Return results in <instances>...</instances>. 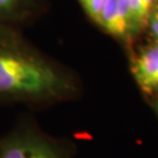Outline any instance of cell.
<instances>
[{"mask_svg":"<svg viewBox=\"0 0 158 158\" xmlns=\"http://www.w3.org/2000/svg\"><path fill=\"white\" fill-rule=\"evenodd\" d=\"M104 1L106 0H79L80 5L83 8L85 13L96 25H97V21H98L102 7L104 5Z\"/></svg>","mask_w":158,"mask_h":158,"instance_id":"cell-7","label":"cell"},{"mask_svg":"<svg viewBox=\"0 0 158 158\" xmlns=\"http://www.w3.org/2000/svg\"><path fill=\"white\" fill-rule=\"evenodd\" d=\"M0 158H61L56 148L29 125L11 131L0 141Z\"/></svg>","mask_w":158,"mask_h":158,"instance_id":"cell-2","label":"cell"},{"mask_svg":"<svg viewBox=\"0 0 158 158\" xmlns=\"http://www.w3.org/2000/svg\"><path fill=\"white\" fill-rule=\"evenodd\" d=\"M74 90L70 77L20 33L0 23V102L41 103Z\"/></svg>","mask_w":158,"mask_h":158,"instance_id":"cell-1","label":"cell"},{"mask_svg":"<svg viewBox=\"0 0 158 158\" xmlns=\"http://www.w3.org/2000/svg\"><path fill=\"white\" fill-rule=\"evenodd\" d=\"M141 1H142V7H143V12H144L147 19H149V14H150V12L152 10L156 0H141Z\"/></svg>","mask_w":158,"mask_h":158,"instance_id":"cell-9","label":"cell"},{"mask_svg":"<svg viewBox=\"0 0 158 158\" xmlns=\"http://www.w3.org/2000/svg\"><path fill=\"white\" fill-rule=\"evenodd\" d=\"M132 75L147 94L158 91V42L141 48L132 57Z\"/></svg>","mask_w":158,"mask_h":158,"instance_id":"cell-4","label":"cell"},{"mask_svg":"<svg viewBox=\"0 0 158 158\" xmlns=\"http://www.w3.org/2000/svg\"><path fill=\"white\" fill-rule=\"evenodd\" d=\"M147 27H149L150 33L153 36L155 41L158 42V0L155 1V5L149 14Z\"/></svg>","mask_w":158,"mask_h":158,"instance_id":"cell-8","label":"cell"},{"mask_svg":"<svg viewBox=\"0 0 158 158\" xmlns=\"http://www.w3.org/2000/svg\"><path fill=\"white\" fill-rule=\"evenodd\" d=\"M42 0H0V23L17 25L34 17Z\"/></svg>","mask_w":158,"mask_h":158,"instance_id":"cell-5","label":"cell"},{"mask_svg":"<svg viewBox=\"0 0 158 158\" xmlns=\"http://www.w3.org/2000/svg\"><path fill=\"white\" fill-rule=\"evenodd\" d=\"M129 6L130 17H131V28L132 35L139 33L148 25V19L143 12L141 0H127Z\"/></svg>","mask_w":158,"mask_h":158,"instance_id":"cell-6","label":"cell"},{"mask_svg":"<svg viewBox=\"0 0 158 158\" xmlns=\"http://www.w3.org/2000/svg\"><path fill=\"white\" fill-rule=\"evenodd\" d=\"M106 33L122 41H129L132 35L131 17L127 0H106L97 21Z\"/></svg>","mask_w":158,"mask_h":158,"instance_id":"cell-3","label":"cell"}]
</instances>
